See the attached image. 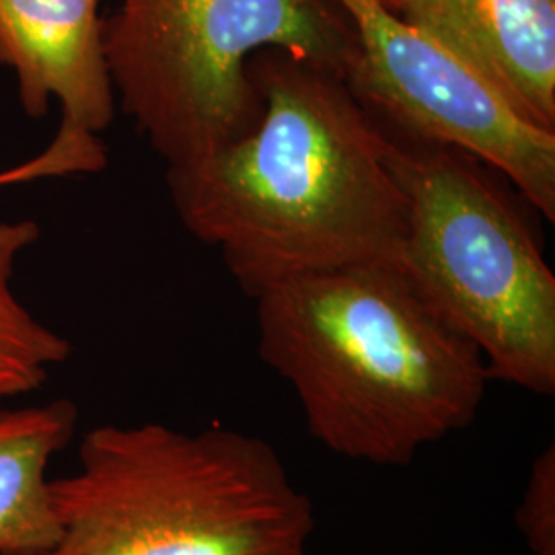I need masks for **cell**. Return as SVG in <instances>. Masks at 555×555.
I'll list each match as a JSON object with an SVG mask.
<instances>
[{
  "mask_svg": "<svg viewBox=\"0 0 555 555\" xmlns=\"http://www.w3.org/2000/svg\"><path fill=\"white\" fill-rule=\"evenodd\" d=\"M258 121L202 159L167 167L181 224L215 247L251 298L291 278L396 263L408 204L387 140L346 79L261 50L247 64Z\"/></svg>",
  "mask_w": 555,
  "mask_h": 555,
  "instance_id": "6da1fadb",
  "label": "cell"
},
{
  "mask_svg": "<svg viewBox=\"0 0 555 555\" xmlns=\"http://www.w3.org/2000/svg\"><path fill=\"white\" fill-rule=\"evenodd\" d=\"M256 302L259 357L327 451L403 467L479 414L486 360L396 263L291 278Z\"/></svg>",
  "mask_w": 555,
  "mask_h": 555,
  "instance_id": "7a4b0ae2",
  "label": "cell"
},
{
  "mask_svg": "<svg viewBox=\"0 0 555 555\" xmlns=\"http://www.w3.org/2000/svg\"><path fill=\"white\" fill-rule=\"evenodd\" d=\"M50 498L40 555H309L318 525L276 449L220 426H95Z\"/></svg>",
  "mask_w": 555,
  "mask_h": 555,
  "instance_id": "3957f363",
  "label": "cell"
},
{
  "mask_svg": "<svg viewBox=\"0 0 555 555\" xmlns=\"http://www.w3.org/2000/svg\"><path fill=\"white\" fill-rule=\"evenodd\" d=\"M378 128L408 204L397 268L476 346L490 377L554 396L555 276L527 199L465 151Z\"/></svg>",
  "mask_w": 555,
  "mask_h": 555,
  "instance_id": "277c9868",
  "label": "cell"
},
{
  "mask_svg": "<svg viewBox=\"0 0 555 555\" xmlns=\"http://www.w3.org/2000/svg\"><path fill=\"white\" fill-rule=\"evenodd\" d=\"M261 50L346 79L358 38L334 0H119L103 20L116 103L167 167L202 159L258 121L247 64Z\"/></svg>",
  "mask_w": 555,
  "mask_h": 555,
  "instance_id": "5b68a950",
  "label": "cell"
},
{
  "mask_svg": "<svg viewBox=\"0 0 555 555\" xmlns=\"http://www.w3.org/2000/svg\"><path fill=\"white\" fill-rule=\"evenodd\" d=\"M334 2L358 38L346 82L380 126L488 163L555 222V132L522 118L472 66L378 0Z\"/></svg>",
  "mask_w": 555,
  "mask_h": 555,
  "instance_id": "8992f818",
  "label": "cell"
},
{
  "mask_svg": "<svg viewBox=\"0 0 555 555\" xmlns=\"http://www.w3.org/2000/svg\"><path fill=\"white\" fill-rule=\"evenodd\" d=\"M0 64L15 70L29 118L56 100L62 130L98 137L114 121L100 0H0Z\"/></svg>",
  "mask_w": 555,
  "mask_h": 555,
  "instance_id": "52a82bcc",
  "label": "cell"
},
{
  "mask_svg": "<svg viewBox=\"0 0 555 555\" xmlns=\"http://www.w3.org/2000/svg\"><path fill=\"white\" fill-rule=\"evenodd\" d=\"M399 17L555 132V0H403Z\"/></svg>",
  "mask_w": 555,
  "mask_h": 555,
  "instance_id": "ba28073f",
  "label": "cell"
},
{
  "mask_svg": "<svg viewBox=\"0 0 555 555\" xmlns=\"http://www.w3.org/2000/svg\"><path fill=\"white\" fill-rule=\"evenodd\" d=\"M77 417L68 399L0 408V555H40L56 541L48 467L75 438Z\"/></svg>",
  "mask_w": 555,
  "mask_h": 555,
  "instance_id": "9c48e42d",
  "label": "cell"
},
{
  "mask_svg": "<svg viewBox=\"0 0 555 555\" xmlns=\"http://www.w3.org/2000/svg\"><path fill=\"white\" fill-rule=\"evenodd\" d=\"M38 238L34 220H0V408L40 389L52 366L73 354L70 341L34 318L11 288L17 259Z\"/></svg>",
  "mask_w": 555,
  "mask_h": 555,
  "instance_id": "30bf717a",
  "label": "cell"
},
{
  "mask_svg": "<svg viewBox=\"0 0 555 555\" xmlns=\"http://www.w3.org/2000/svg\"><path fill=\"white\" fill-rule=\"evenodd\" d=\"M107 163L105 146L98 137L59 130L52 144L34 159L0 171V188L41 178H62L77 173H98Z\"/></svg>",
  "mask_w": 555,
  "mask_h": 555,
  "instance_id": "8fae6325",
  "label": "cell"
},
{
  "mask_svg": "<svg viewBox=\"0 0 555 555\" xmlns=\"http://www.w3.org/2000/svg\"><path fill=\"white\" fill-rule=\"evenodd\" d=\"M518 529L535 555H555V447L537 456L516 513Z\"/></svg>",
  "mask_w": 555,
  "mask_h": 555,
  "instance_id": "7c38bea8",
  "label": "cell"
},
{
  "mask_svg": "<svg viewBox=\"0 0 555 555\" xmlns=\"http://www.w3.org/2000/svg\"><path fill=\"white\" fill-rule=\"evenodd\" d=\"M383 7H387L389 11H393L396 15L401 13V7H403V0H378Z\"/></svg>",
  "mask_w": 555,
  "mask_h": 555,
  "instance_id": "4fadbf2b",
  "label": "cell"
}]
</instances>
